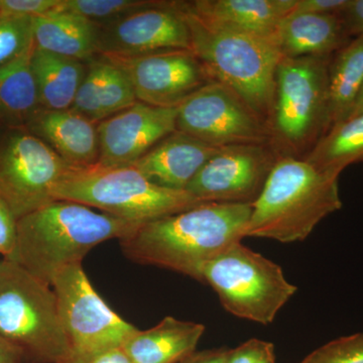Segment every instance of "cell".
<instances>
[{
    "label": "cell",
    "instance_id": "6da1fadb",
    "mask_svg": "<svg viewBox=\"0 0 363 363\" xmlns=\"http://www.w3.org/2000/svg\"><path fill=\"white\" fill-rule=\"evenodd\" d=\"M252 204L202 203L136 226L119 240L128 259L202 281L205 264L245 238Z\"/></svg>",
    "mask_w": 363,
    "mask_h": 363
},
{
    "label": "cell",
    "instance_id": "7a4b0ae2",
    "mask_svg": "<svg viewBox=\"0 0 363 363\" xmlns=\"http://www.w3.org/2000/svg\"><path fill=\"white\" fill-rule=\"evenodd\" d=\"M138 225L79 203L55 200L18 219L13 262L51 286L62 269L81 264L92 248L121 240Z\"/></svg>",
    "mask_w": 363,
    "mask_h": 363
},
{
    "label": "cell",
    "instance_id": "3957f363",
    "mask_svg": "<svg viewBox=\"0 0 363 363\" xmlns=\"http://www.w3.org/2000/svg\"><path fill=\"white\" fill-rule=\"evenodd\" d=\"M338 180L304 159L279 157L252 204L245 238L281 243L306 240L320 222L342 208Z\"/></svg>",
    "mask_w": 363,
    "mask_h": 363
},
{
    "label": "cell",
    "instance_id": "277c9868",
    "mask_svg": "<svg viewBox=\"0 0 363 363\" xmlns=\"http://www.w3.org/2000/svg\"><path fill=\"white\" fill-rule=\"evenodd\" d=\"M180 6L190 30L192 52L207 75L233 90L267 124L281 59L274 38L209 25L189 11L185 2L180 1Z\"/></svg>",
    "mask_w": 363,
    "mask_h": 363
},
{
    "label": "cell",
    "instance_id": "5b68a950",
    "mask_svg": "<svg viewBox=\"0 0 363 363\" xmlns=\"http://www.w3.org/2000/svg\"><path fill=\"white\" fill-rule=\"evenodd\" d=\"M67 200L101 210L116 218L143 224L202 204L187 191L160 187L135 167L69 168L52 191Z\"/></svg>",
    "mask_w": 363,
    "mask_h": 363
},
{
    "label": "cell",
    "instance_id": "8992f818",
    "mask_svg": "<svg viewBox=\"0 0 363 363\" xmlns=\"http://www.w3.org/2000/svg\"><path fill=\"white\" fill-rule=\"evenodd\" d=\"M331 57L281 58L267 121L269 147L278 157L311 150L329 130L328 67ZM309 150V152H310Z\"/></svg>",
    "mask_w": 363,
    "mask_h": 363
},
{
    "label": "cell",
    "instance_id": "52a82bcc",
    "mask_svg": "<svg viewBox=\"0 0 363 363\" xmlns=\"http://www.w3.org/2000/svg\"><path fill=\"white\" fill-rule=\"evenodd\" d=\"M0 337L18 348L26 362H70L52 286L4 259L0 260Z\"/></svg>",
    "mask_w": 363,
    "mask_h": 363
},
{
    "label": "cell",
    "instance_id": "ba28073f",
    "mask_svg": "<svg viewBox=\"0 0 363 363\" xmlns=\"http://www.w3.org/2000/svg\"><path fill=\"white\" fill-rule=\"evenodd\" d=\"M202 283L213 289L227 312L262 325L272 323L298 291L279 264L241 242L205 264Z\"/></svg>",
    "mask_w": 363,
    "mask_h": 363
},
{
    "label": "cell",
    "instance_id": "9c48e42d",
    "mask_svg": "<svg viewBox=\"0 0 363 363\" xmlns=\"http://www.w3.org/2000/svg\"><path fill=\"white\" fill-rule=\"evenodd\" d=\"M51 286L70 346L69 363H89L107 351L121 347L138 329L100 297L81 264L62 269Z\"/></svg>",
    "mask_w": 363,
    "mask_h": 363
},
{
    "label": "cell",
    "instance_id": "30bf717a",
    "mask_svg": "<svg viewBox=\"0 0 363 363\" xmlns=\"http://www.w3.org/2000/svg\"><path fill=\"white\" fill-rule=\"evenodd\" d=\"M69 168L26 128L0 131V198L18 220L55 201L52 191Z\"/></svg>",
    "mask_w": 363,
    "mask_h": 363
},
{
    "label": "cell",
    "instance_id": "8fae6325",
    "mask_svg": "<svg viewBox=\"0 0 363 363\" xmlns=\"http://www.w3.org/2000/svg\"><path fill=\"white\" fill-rule=\"evenodd\" d=\"M177 130L219 149L238 145H269L266 121L233 90L215 81L178 106Z\"/></svg>",
    "mask_w": 363,
    "mask_h": 363
},
{
    "label": "cell",
    "instance_id": "7c38bea8",
    "mask_svg": "<svg viewBox=\"0 0 363 363\" xmlns=\"http://www.w3.org/2000/svg\"><path fill=\"white\" fill-rule=\"evenodd\" d=\"M278 159L269 145L221 147L198 172L186 191L204 203L252 204Z\"/></svg>",
    "mask_w": 363,
    "mask_h": 363
},
{
    "label": "cell",
    "instance_id": "4fadbf2b",
    "mask_svg": "<svg viewBox=\"0 0 363 363\" xmlns=\"http://www.w3.org/2000/svg\"><path fill=\"white\" fill-rule=\"evenodd\" d=\"M175 51L192 52L180 1H159L99 28L98 56L140 57Z\"/></svg>",
    "mask_w": 363,
    "mask_h": 363
},
{
    "label": "cell",
    "instance_id": "5bb4252c",
    "mask_svg": "<svg viewBox=\"0 0 363 363\" xmlns=\"http://www.w3.org/2000/svg\"><path fill=\"white\" fill-rule=\"evenodd\" d=\"M101 57L125 74L138 101L152 106H180L196 91L211 82L204 67L191 51Z\"/></svg>",
    "mask_w": 363,
    "mask_h": 363
},
{
    "label": "cell",
    "instance_id": "9a60e30c",
    "mask_svg": "<svg viewBox=\"0 0 363 363\" xmlns=\"http://www.w3.org/2000/svg\"><path fill=\"white\" fill-rule=\"evenodd\" d=\"M178 107L136 101L97 124L99 161L104 167L133 166L177 130Z\"/></svg>",
    "mask_w": 363,
    "mask_h": 363
},
{
    "label": "cell",
    "instance_id": "2e32d148",
    "mask_svg": "<svg viewBox=\"0 0 363 363\" xmlns=\"http://www.w3.org/2000/svg\"><path fill=\"white\" fill-rule=\"evenodd\" d=\"M25 128L71 168L94 166L99 161L97 124L73 109H40Z\"/></svg>",
    "mask_w": 363,
    "mask_h": 363
},
{
    "label": "cell",
    "instance_id": "e0dca14e",
    "mask_svg": "<svg viewBox=\"0 0 363 363\" xmlns=\"http://www.w3.org/2000/svg\"><path fill=\"white\" fill-rule=\"evenodd\" d=\"M219 150L176 130L133 166L160 187L186 191L189 183Z\"/></svg>",
    "mask_w": 363,
    "mask_h": 363
},
{
    "label": "cell",
    "instance_id": "ac0fdd59",
    "mask_svg": "<svg viewBox=\"0 0 363 363\" xmlns=\"http://www.w3.org/2000/svg\"><path fill=\"white\" fill-rule=\"evenodd\" d=\"M297 0H195L185 2L205 23L226 30L274 38L279 23Z\"/></svg>",
    "mask_w": 363,
    "mask_h": 363
},
{
    "label": "cell",
    "instance_id": "d6986e66",
    "mask_svg": "<svg viewBox=\"0 0 363 363\" xmlns=\"http://www.w3.org/2000/svg\"><path fill=\"white\" fill-rule=\"evenodd\" d=\"M274 42L281 58L332 57L351 38L339 14L292 13L279 23Z\"/></svg>",
    "mask_w": 363,
    "mask_h": 363
},
{
    "label": "cell",
    "instance_id": "ffe728a7",
    "mask_svg": "<svg viewBox=\"0 0 363 363\" xmlns=\"http://www.w3.org/2000/svg\"><path fill=\"white\" fill-rule=\"evenodd\" d=\"M204 332L203 324L168 316L147 330L136 329L121 348L133 363H180L195 352Z\"/></svg>",
    "mask_w": 363,
    "mask_h": 363
},
{
    "label": "cell",
    "instance_id": "44dd1931",
    "mask_svg": "<svg viewBox=\"0 0 363 363\" xmlns=\"http://www.w3.org/2000/svg\"><path fill=\"white\" fill-rule=\"evenodd\" d=\"M32 23L38 49L84 63L98 55L99 28L81 16L55 9L32 18Z\"/></svg>",
    "mask_w": 363,
    "mask_h": 363
},
{
    "label": "cell",
    "instance_id": "7402d4cb",
    "mask_svg": "<svg viewBox=\"0 0 363 363\" xmlns=\"http://www.w3.org/2000/svg\"><path fill=\"white\" fill-rule=\"evenodd\" d=\"M30 65L42 109L72 108L76 93L85 77L87 63L33 47Z\"/></svg>",
    "mask_w": 363,
    "mask_h": 363
},
{
    "label": "cell",
    "instance_id": "603a6c76",
    "mask_svg": "<svg viewBox=\"0 0 363 363\" xmlns=\"http://www.w3.org/2000/svg\"><path fill=\"white\" fill-rule=\"evenodd\" d=\"M33 50L0 67V125L2 128H25L30 118L42 109L30 65Z\"/></svg>",
    "mask_w": 363,
    "mask_h": 363
},
{
    "label": "cell",
    "instance_id": "cb8c5ba5",
    "mask_svg": "<svg viewBox=\"0 0 363 363\" xmlns=\"http://www.w3.org/2000/svg\"><path fill=\"white\" fill-rule=\"evenodd\" d=\"M363 87V37L331 57L328 67L329 130L350 117Z\"/></svg>",
    "mask_w": 363,
    "mask_h": 363
},
{
    "label": "cell",
    "instance_id": "d4e9b609",
    "mask_svg": "<svg viewBox=\"0 0 363 363\" xmlns=\"http://www.w3.org/2000/svg\"><path fill=\"white\" fill-rule=\"evenodd\" d=\"M304 160L322 173L338 178L344 169L363 162V113L331 128Z\"/></svg>",
    "mask_w": 363,
    "mask_h": 363
},
{
    "label": "cell",
    "instance_id": "484cf974",
    "mask_svg": "<svg viewBox=\"0 0 363 363\" xmlns=\"http://www.w3.org/2000/svg\"><path fill=\"white\" fill-rule=\"evenodd\" d=\"M155 0H62L59 11L81 16L98 28L111 25L130 14L155 6Z\"/></svg>",
    "mask_w": 363,
    "mask_h": 363
},
{
    "label": "cell",
    "instance_id": "4316f807",
    "mask_svg": "<svg viewBox=\"0 0 363 363\" xmlns=\"http://www.w3.org/2000/svg\"><path fill=\"white\" fill-rule=\"evenodd\" d=\"M99 57L102 60L100 102L105 119L128 108L138 100L125 74L118 67Z\"/></svg>",
    "mask_w": 363,
    "mask_h": 363
},
{
    "label": "cell",
    "instance_id": "83f0119b",
    "mask_svg": "<svg viewBox=\"0 0 363 363\" xmlns=\"http://www.w3.org/2000/svg\"><path fill=\"white\" fill-rule=\"evenodd\" d=\"M33 47L32 18H0V67Z\"/></svg>",
    "mask_w": 363,
    "mask_h": 363
},
{
    "label": "cell",
    "instance_id": "f1b7e54d",
    "mask_svg": "<svg viewBox=\"0 0 363 363\" xmlns=\"http://www.w3.org/2000/svg\"><path fill=\"white\" fill-rule=\"evenodd\" d=\"M102 60L96 58L87 63V71L76 93L72 108L74 111L98 124L104 119L100 102L101 91Z\"/></svg>",
    "mask_w": 363,
    "mask_h": 363
},
{
    "label": "cell",
    "instance_id": "f546056e",
    "mask_svg": "<svg viewBox=\"0 0 363 363\" xmlns=\"http://www.w3.org/2000/svg\"><path fill=\"white\" fill-rule=\"evenodd\" d=\"M300 363H363V332L325 344Z\"/></svg>",
    "mask_w": 363,
    "mask_h": 363
},
{
    "label": "cell",
    "instance_id": "4dcf8cb0",
    "mask_svg": "<svg viewBox=\"0 0 363 363\" xmlns=\"http://www.w3.org/2000/svg\"><path fill=\"white\" fill-rule=\"evenodd\" d=\"M227 363H276L274 345L269 341L250 339L229 350Z\"/></svg>",
    "mask_w": 363,
    "mask_h": 363
},
{
    "label": "cell",
    "instance_id": "1f68e13d",
    "mask_svg": "<svg viewBox=\"0 0 363 363\" xmlns=\"http://www.w3.org/2000/svg\"><path fill=\"white\" fill-rule=\"evenodd\" d=\"M62 0H0V18H35L58 9Z\"/></svg>",
    "mask_w": 363,
    "mask_h": 363
},
{
    "label": "cell",
    "instance_id": "d6a6232c",
    "mask_svg": "<svg viewBox=\"0 0 363 363\" xmlns=\"http://www.w3.org/2000/svg\"><path fill=\"white\" fill-rule=\"evenodd\" d=\"M18 247V219L0 198V255L13 262Z\"/></svg>",
    "mask_w": 363,
    "mask_h": 363
},
{
    "label": "cell",
    "instance_id": "836d02e7",
    "mask_svg": "<svg viewBox=\"0 0 363 363\" xmlns=\"http://www.w3.org/2000/svg\"><path fill=\"white\" fill-rule=\"evenodd\" d=\"M339 18L350 38L363 37V0H350Z\"/></svg>",
    "mask_w": 363,
    "mask_h": 363
},
{
    "label": "cell",
    "instance_id": "e575fe53",
    "mask_svg": "<svg viewBox=\"0 0 363 363\" xmlns=\"http://www.w3.org/2000/svg\"><path fill=\"white\" fill-rule=\"evenodd\" d=\"M350 0H297L296 13L339 14L350 4Z\"/></svg>",
    "mask_w": 363,
    "mask_h": 363
},
{
    "label": "cell",
    "instance_id": "d590c367",
    "mask_svg": "<svg viewBox=\"0 0 363 363\" xmlns=\"http://www.w3.org/2000/svg\"><path fill=\"white\" fill-rule=\"evenodd\" d=\"M229 348L220 347L215 350L195 351L180 363H227Z\"/></svg>",
    "mask_w": 363,
    "mask_h": 363
},
{
    "label": "cell",
    "instance_id": "8d00e7d4",
    "mask_svg": "<svg viewBox=\"0 0 363 363\" xmlns=\"http://www.w3.org/2000/svg\"><path fill=\"white\" fill-rule=\"evenodd\" d=\"M23 362H25V357L21 351L13 344L7 342L4 338L0 337V363Z\"/></svg>",
    "mask_w": 363,
    "mask_h": 363
},
{
    "label": "cell",
    "instance_id": "74e56055",
    "mask_svg": "<svg viewBox=\"0 0 363 363\" xmlns=\"http://www.w3.org/2000/svg\"><path fill=\"white\" fill-rule=\"evenodd\" d=\"M89 363H133L130 358L125 354L123 348H116L107 351L104 354L99 355Z\"/></svg>",
    "mask_w": 363,
    "mask_h": 363
},
{
    "label": "cell",
    "instance_id": "f35d334b",
    "mask_svg": "<svg viewBox=\"0 0 363 363\" xmlns=\"http://www.w3.org/2000/svg\"><path fill=\"white\" fill-rule=\"evenodd\" d=\"M363 113V87L362 91H360L359 95H358L357 101H355L354 106H353L352 111H351V113L350 117L347 119L353 118V117L360 116V114ZM346 119V121H347Z\"/></svg>",
    "mask_w": 363,
    "mask_h": 363
},
{
    "label": "cell",
    "instance_id": "ab89813d",
    "mask_svg": "<svg viewBox=\"0 0 363 363\" xmlns=\"http://www.w3.org/2000/svg\"><path fill=\"white\" fill-rule=\"evenodd\" d=\"M4 128H2L1 125H0V131H1L2 130H4Z\"/></svg>",
    "mask_w": 363,
    "mask_h": 363
}]
</instances>
